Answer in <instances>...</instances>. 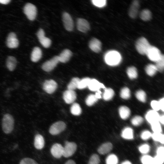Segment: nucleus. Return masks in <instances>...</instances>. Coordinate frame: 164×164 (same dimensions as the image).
<instances>
[{
	"mask_svg": "<svg viewBox=\"0 0 164 164\" xmlns=\"http://www.w3.org/2000/svg\"><path fill=\"white\" fill-rule=\"evenodd\" d=\"M121 59L120 54L118 52L114 50L107 52L104 56L105 63L111 66L118 65L121 62Z\"/></svg>",
	"mask_w": 164,
	"mask_h": 164,
	"instance_id": "f257e3e1",
	"label": "nucleus"
},
{
	"mask_svg": "<svg viewBox=\"0 0 164 164\" xmlns=\"http://www.w3.org/2000/svg\"><path fill=\"white\" fill-rule=\"evenodd\" d=\"M14 125V119L9 114H5L3 116L2 122V129L6 134L11 133L12 131Z\"/></svg>",
	"mask_w": 164,
	"mask_h": 164,
	"instance_id": "f03ea898",
	"label": "nucleus"
},
{
	"mask_svg": "<svg viewBox=\"0 0 164 164\" xmlns=\"http://www.w3.org/2000/svg\"><path fill=\"white\" fill-rule=\"evenodd\" d=\"M151 46L147 39L144 37L139 38L137 41L135 47L137 51L142 55L146 54Z\"/></svg>",
	"mask_w": 164,
	"mask_h": 164,
	"instance_id": "7ed1b4c3",
	"label": "nucleus"
},
{
	"mask_svg": "<svg viewBox=\"0 0 164 164\" xmlns=\"http://www.w3.org/2000/svg\"><path fill=\"white\" fill-rule=\"evenodd\" d=\"M24 12L29 20L33 21L36 18L37 9L34 5L30 3H27L24 7Z\"/></svg>",
	"mask_w": 164,
	"mask_h": 164,
	"instance_id": "20e7f679",
	"label": "nucleus"
},
{
	"mask_svg": "<svg viewBox=\"0 0 164 164\" xmlns=\"http://www.w3.org/2000/svg\"><path fill=\"white\" fill-rule=\"evenodd\" d=\"M146 55L150 60L156 62L160 58L162 54L158 48L151 46Z\"/></svg>",
	"mask_w": 164,
	"mask_h": 164,
	"instance_id": "39448f33",
	"label": "nucleus"
},
{
	"mask_svg": "<svg viewBox=\"0 0 164 164\" xmlns=\"http://www.w3.org/2000/svg\"><path fill=\"white\" fill-rule=\"evenodd\" d=\"M77 145L74 142H67L63 147V156L65 157H68L72 155L77 149Z\"/></svg>",
	"mask_w": 164,
	"mask_h": 164,
	"instance_id": "423d86ee",
	"label": "nucleus"
},
{
	"mask_svg": "<svg viewBox=\"0 0 164 164\" xmlns=\"http://www.w3.org/2000/svg\"><path fill=\"white\" fill-rule=\"evenodd\" d=\"M66 127V125L64 122L62 121H58L51 126L49 132L52 135H56L64 131Z\"/></svg>",
	"mask_w": 164,
	"mask_h": 164,
	"instance_id": "0eeeda50",
	"label": "nucleus"
},
{
	"mask_svg": "<svg viewBox=\"0 0 164 164\" xmlns=\"http://www.w3.org/2000/svg\"><path fill=\"white\" fill-rule=\"evenodd\" d=\"M59 62L58 56H55L45 62L42 66V68L45 71H50L56 67Z\"/></svg>",
	"mask_w": 164,
	"mask_h": 164,
	"instance_id": "6e6552de",
	"label": "nucleus"
},
{
	"mask_svg": "<svg viewBox=\"0 0 164 164\" xmlns=\"http://www.w3.org/2000/svg\"><path fill=\"white\" fill-rule=\"evenodd\" d=\"M62 20L66 29L69 31H72L74 25L73 19L70 15L67 13L64 12L62 15Z\"/></svg>",
	"mask_w": 164,
	"mask_h": 164,
	"instance_id": "1a4fd4ad",
	"label": "nucleus"
},
{
	"mask_svg": "<svg viewBox=\"0 0 164 164\" xmlns=\"http://www.w3.org/2000/svg\"><path fill=\"white\" fill-rule=\"evenodd\" d=\"M37 36L41 45L45 48L49 47L51 43V40L45 36V32L43 29H40L37 33Z\"/></svg>",
	"mask_w": 164,
	"mask_h": 164,
	"instance_id": "9d476101",
	"label": "nucleus"
},
{
	"mask_svg": "<svg viewBox=\"0 0 164 164\" xmlns=\"http://www.w3.org/2000/svg\"><path fill=\"white\" fill-rule=\"evenodd\" d=\"M19 42L15 34L13 32L10 33L7 39L6 45L10 48H15L19 46Z\"/></svg>",
	"mask_w": 164,
	"mask_h": 164,
	"instance_id": "9b49d317",
	"label": "nucleus"
},
{
	"mask_svg": "<svg viewBox=\"0 0 164 164\" xmlns=\"http://www.w3.org/2000/svg\"><path fill=\"white\" fill-rule=\"evenodd\" d=\"M57 87L56 82L53 80H46L43 84V88L47 93L51 94L56 90Z\"/></svg>",
	"mask_w": 164,
	"mask_h": 164,
	"instance_id": "f8f14e48",
	"label": "nucleus"
},
{
	"mask_svg": "<svg viewBox=\"0 0 164 164\" xmlns=\"http://www.w3.org/2000/svg\"><path fill=\"white\" fill-rule=\"evenodd\" d=\"M77 28L79 31L86 33L90 29V26L88 22L82 18H78L77 21Z\"/></svg>",
	"mask_w": 164,
	"mask_h": 164,
	"instance_id": "ddd939ff",
	"label": "nucleus"
},
{
	"mask_svg": "<svg viewBox=\"0 0 164 164\" xmlns=\"http://www.w3.org/2000/svg\"><path fill=\"white\" fill-rule=\"evenodd\" d=\"M63 147L58 143L54 144L51 149V152L52 155L56 158H59L63 155Z\"/></svg>",
	"mask_w": 164,
	"mask_h": 164,
	"instance_id": "4468645a",
	"label": "nucleus"
},
{
	"mask_svg": "<svg viewBox=\"0 0 164 164\" xmlns=\"http://www.w3.org/2000/svg\"><path fill=\"white\" fill-rule=\"evenodd\" d=\"M63 97L66 103L70 104L76 99V94L74 91L68 90L64 92Z\"/></svg>",
	"mask_w": 164,
	"mask_h": 164,
	"instance_id": "2eb2a0df",
	"label": "nucleus"
},
{
	"mask_svg": "<svg viewBox=\"0 0 164 164\" xmlns=\"http://www.w3.org/2000/svg\"><path fill=\"white\" fill-rule=\"evenodd\" d=\"M160 116L157 111L153 110L149 111L145 115L147 121L150 124L159 122Z\"/></svg>",
	"mask_w": 164,
	"mask_h": 164,
	"instance_id": "dca6fc26",
	"label": "nucleus"
},
{
	"mask_svg": "<svg viewBox=\"0 0 164 164\" xmlns=\"http://www.w3.org/2000/svg\"><path fill=\"white\" fill-rule=\"evenodd\" d=\"M89 46L90 49L94 52L98 53L101 50V42L96 38H93L90 41Z\"/></svg>",
	"mask_w": 164,
	"mask_h": 164,
	"instance_id": "f3484780",
	"label": "nucleus"
},
{
	"mask_svg": "<svg viewBox=\"0 0 164 164\" xmlns=\"http://www.w3.org/2000/svg\"><path fill=\"white\" fill-rule=\"evenodd\" d=\"M139 6V3L138 1H133L129 10V15L131 17L135 18L136 17Z\"/></svg>",
	"mask_w": 164,
	"mask_h": 164,
	"instance_id": "a211bd4d",
	"label": "nucleus"
},
{
	"mask_svg": "<svg viewBox=\"0 0 164 164\" xmlns=\"http://www.w3.org/2000/svg\"><path fill=\"white\" fill-rule=\"evenodd\" d=\"M88 87L89 89L92 91H97L101 88H105L103 84L95 79H91Z\"/></svg>",
	"mask_w": 164,
	"mask_h": 164,
	"instance_id": "6ab92c4d",
	"label": "nucleus"
},
{
	"mask_svg": "<svg viewBox=\"0 0 164 164\" xmlns=\"http://www.w3.org/2000/svg\"><path fill=\"white\" fill-rule=\"evenodd\" d=\"M72 55L71 51L68 49L63 50L58 56L59 61L63 63L68 61Z\"/></svg>",
	"mask_w": 164,
	"mask_h": 164,
	"instance_id": "aec40b11",
	"label": "nucleus"
},
{
	"mask_svg": "<svg viewBox=\"0 0 164 164\" xmlns=\"http://www.w3.org/2000/svg\"><path fill=\"white\" fill-rule=\"evenodd\" d=\"M42 56V52L41 49L39 47H34L32 52L31 59L34 62L39 61Z\"/></svg>",
	"mask_w": 164,
	"mask_h": 164,
	"instance_id": "412c9836",
	"label": "nucleus"
},
{
	"mask_svg": "<svg viewBox=\"0 0 164 164\" xmlns=\"http://www.w3.org/2000/svg\"><path fill=\"white\" fill-rule=\"evenodd\" d=\"M45 142L43 136L39 134L36 135L34 141V145L37 149H42L44 145Z\"/></svg>",
	"mask_w": 164,
	"mask_h": 164,
	"instance_id": "4be33fe9",
	"label": "nucleus"
},
{
	"mask_svg": "<svg viewBox=\"0 0 164 164\" xmlns=\"http://www.w3.org/2000/svg\"><path fill=\"white\" fill-rule=\"evenodd\" d=\"M112 145L110 142H107L102 144L98 149V152L101 154L104 155L109 152L112 149Z\"/></svg>",
	"mask_w": 164,
	"mask_h": 164,
	"instance_id": "5701e85b",
	"label": "nucleus"
},
{
	"mask_svg": "<svg viewBox=\"0 0 164 164\" xmlns=\"http://www.w3.org/2000/svg\"><path fill=\"white\" fill-rule=\"evenodd\" d=\"M17 60L14 56H10L8 57L6 60V66L10 71H12L15 69L16 64Z\"/></svg>",
	"mask_w": 164,
	"mask_h": 164,
	"instance_id": "b1692460",
	"label": "nucleus"
},
{
	"mask_svg": "<svg viewBox=\"0 0 164 164\" xmlns=\"http://www.w3.org/2000/svg\"><path fill=\"white\" fill-rule=\"evenodd\" d=\"M119 113L122 119H126L129 116L130 111L128 107L125 106H122L119 108Z\"/></svg>",
	"mask_w": 164,
	"mask_h": 164,
	"instance_id": "393cba45",
	"label": "nucleus"
},
{
	"mask_svg": "<svg viewBox=\"0 0 164 164\" xmlns=\"http://www.w3.org/2000/svg\"><path fill=\"white\" fill-rule=\"evenodd\" d=\"M122 137L126 139H132L133 138V131L132 129L129 127L125 128L123 131Z\"/></svg>",
	"mask_w": 164,
	"mask_h": 164,
	"instance_id": "a878e982",
	"label": "nucleus"
},
{
	"mask_svg": "<svg viewBox=\"0 0 164 164\" xmlns=\"http://www.w3.org/2000/svg\"><path fill=\"white\" fill-rule=\"evenodd\" d=\"M151 13L148 9H144L140 13V17L142 20L144 21L149 20L151 19Z\"/></svg>",
	"mask_w": 164,
	"mask_h": 164,
	"instance_id": "bb28decb",
	"label": "nucleus"
},
{
	"mask_svg": "<svg viewBox=\"0 0 164 164\" xmlns=\"http://www.w3.org/2000/svg\"><path fill=\"white\" fill-rule=\"evenodd\" d=\"M80 80L77 77L73 78L67 86L68 90H73L77 88L79 83Z\"/></svg>",
	"mask_w": 164,
	"mask_h": 164,
	"instance_id": "cd10ccee",
	"label": "nucleus"
},
{
	"mask_svg": "<svg viewBox=\"0 0 164 164\" xmlns=\"http://www.w3.org/2000/svg\"><path fill=\"white\" fill-rule=\"evenodd\" d=\"M127 73L129 77L131 79L136 78L138 74L136 68L134 67H129L127 69Z\"/></svg>",
	"mask_w": 164,
	"mask_h": 164,
	"instance_id": "c85d7f7f",
	"label": "nucleus"
},
{
	"mask_svg": "<svg viewBox=\"0 0 164 164\" xmlns=\"http://www.w3.org/2000/svg\"><path fill=\"white\" fill-rule=\"evenodd\" d=\"M71 113L75 115H79L81 113V109L79 104L77 103H74L70 108Z\"/></svg>",
	"mask_w": 164,
	"mask_h": 164,
	"instance_id": "c756f323",
	"label": "nucleus"
},
{
	"mask_svg": "<svg viewBox=\"0 0 164 164\" xmlns=\"http://www.w3.org/2000/svg\"><path fill=\"white\" fill-rule=\"evenodd\" d=\"M114 94V92L113 89L110 88L105 89L103 94V97L106 101L111 100Z\"/></svg>",
	"mask_w": 164,
	"mask_h": 164,
	"instance_id": "7c9ffc66",
	"label": "nucleus"
},
{
	"mask_svg": "<svg viewBox=\"0 0 164 164\" xmlns=\"http://www.w3.org/2000/svg\"><path fill=\"white\" fill-rule=\"evenodd\" d=\"M145 71L149 75L152 76L155 74L157 70L155 65L149 64L146 67Z\"/></svg>",
	"mask_w": 164,
	"mask_h": 164,
	"instance_id": "2f4dec72",
	"label": "nucleus"
},
{
	"mask_svg": "<svg viewBox=\"0 0 164 164\" xmlns=\"http://www.w3.org/2000/svg\"><path fill=\"white\" fill-rule=\"evenodd\" d=\"M155 66L157 70L160 72L162 71L164 67V56L162 54L160 58L156 62Z\"/></svg>",
	"mask_w": 164,
	"mask_h": 164,
	"instance_id": "473e14b6",
	"label": "nucleus"
},
{
	"mask_svg": "<svg viewBox=\"0 0 164 164\" xmlns=\"http://www.w3.org/2000/svg\"><path fill=\"white\" fill-rule=\"evenodd\" d=\"M91 79L87 77L82 79L80 80L77 88L79 89H82L88 86Z\"/></svg>",
	"mask_w": 164,
	"mask_h": 164,
	"instance_id": "72a5a7b5",
	"label": "nucleus"
},
{
	"mask_svg": "<svg viewBox=\"0 0 164 164\" xmlns=\"http://www.w3.org/2000/svg\"><path fill=\"white\" fill-rule=\"evenodd\" d=\"M98 100L95 95L90 94L89 95L86 100V103L88 106H91L94 104Z\"/></svg>",
	"mask_w": 164,
	"mask_h": 164,
	"instance_id": "f704fd0d",
	"label": "nucleus"
},
{
	"mask_svg": "<svg viewBox=\"0 0 164 164\" xmlns=\"http://www.w3.org/2000/svg\"><path fill=\"white\" fill-rule=\"evenodd\" d=\"M120 96L123 99H128L130 96V92L129 89L127 87L123 88L121 91Z\"/></svg>",
	"mask_w": 164,
	"mask_h": 164,
	"instance_id": "c9c22d12",
	"label": "nucleus"
},
{
	"mask_svg": "<svg viewBox=\"0 0 164 164\" xmlns=\"http://www.w3.org/2000/svg\"><path fill=\"white\" fill-rule=\"evenodd\" d=\"M137 99L139 101L144 102L146 101V94L145 92L142 90L138 91L135 94Z\"/></svg>",
	"mask_w": 164,
	"mask_h": 164,
	"instance_id": "e433bc0d",
	"label": "nucleus"
},
{
	"mask_svg": "<svg viewBox=\"0 0 164 164\" xmlns=\"http://www.w3.org/2000/svg\"><path fill=\"white\" fill-rule=\"evenodd\" d=\"M118 162V158L114 154L110 155L106 159V164H117Z\"/></svg>",
	"mask_w": 164,
	"mask_h": 164,
	"instance_id": "4c0bfd02",
	"label": "nucleus"
},
{
	"mask_svg": "<svg viewBox=\"0 0 164 164\" xmlns=\"http://www.w3.org/2000/svg\"><path fill=\"white\" fill-rule=\"evenodd\" d=\"M152 136L154 140L159 141L162 144L164 143V136L161 133H154L152 135Z\"/></svg>",
	"mask_w": 164,
	"mask_h": 164,
	"instance_id": "58836bf2",
	"label": "nucleus"
},
{
	"mask_svg": "<svg viewBox=\"0 0 164 164\" xmlns=\"http://www.w3.org/2000/svg\"><path fill=\"white\" fill-rule=\"evenodd\" d=\"M141 160L143 164H154L153 158L149 155L142 156Z\"/></svg>",
	"mask_w": 164,
	"mask_h": 164,
	"instance_id": "ea45409f",
	"label": "nucleus"
},
{
	"mask_svg": "<svg viewBox=\"0 0 164 164\" xmlns=\"http://www.w3.org/2000/svg\"><path fill=\"white\" fill-rule=\"evenodd\" d=\"M100 162V159L98 155L94 154L90 158L87 164H99Z\"/></svg>",
	"mask_w": 164,
	"mask_h": 164,
	"instance_id": "a19ab883",
	"label": "nucleus"
},
{
	"mask_svg": "<svg viewBox=\"0 0 164 164\" xmlns=\"http://www.w3.org/2000/svg\"><path fill=\"white\" fill-rule=\"evenodd\" d=\"M143 121V118L140 116H136L134 117L131 120L132 125L135 126H138Z\"/></svg>",
	"mask_w": 164,
	"mask_h": 164,
	"instance_id": "79ce46f5",
	"label": "nucleus"
},
{
	"mask_svg": "<svg viewBox=\"0 0 164 164\" xmlns=\"http://www.w3.org/2000/svg\"><path fill=\"white\" fill-rule=\"evenodd\" d=\"M91 1L94 5L99 8L105 6L107 3L106 0H92Z\"/></svg>",
	"mask_w": 164,
	"mask_h": 164,
	"instance_id": "37998d69",
	"label": "nucleus"
},
{
	"mask_svg": "<svg viewBox=\"0 0 164 164\" xmlns=\"http://www.w3.org/2000/svg\"><path fill=\"white\" fill-rule=\"evenodd\" d=\"M152 128L154 133H160L162 128L159 122L151 124Z\"/></svg>",
	"mask_w": 164,
	"mask_h": 164,
	"instance_id": "c03bdc74",
	"label": "nucleus"
},
{
	"mask_svg": "<svg viewBox=\"0 0 164 164\" xmlns=\"http://www.w3.org/2000/svg\"><path fill=\"white\" fill-rule=\"evenodd\" d=\"M154 164H162L164 161V156L157 155L153 158Z\"/></svg>",
	"mask_w": 164,
	"mask_h": 164,
	"instance_id": "a18cd8bd",
	"label": "nucleus"
},
{
	"mask_svg": "<svg viewBox=\"0 0 164 164\" xmlns=\"http://www.w3.org/2000/svg\"><path fill=\"white\" fill-rule=\"evenodd\" d=\"M19 164H38L33 159L29 158H25L23 159Z\"/></svg>",
	"mask_w": 164,
	"mask_h": 164,
	"instance_id": "49530a36",
	"label": "nucleus"
},
{
	"mask_svg": "<svg viewBox=\"0 0 164 164\" xmlns=\"http://www.w3.org/2000/svg\"><path fill=\"white\" fill-rule=\"evenodd\" d=\"M139 151L142 153H146L149 150V147L147 144H144L139 147Z\"/></svg>",
	"mask_w": 164,
	"mask_h": 164,
	"instance_id": "de8ad7c7",
	"label": "nucleus"
},
{
	"mask_svg": "<svg viewBox=\"0 0 164 164\" xmlns=\"http://www.w3.org/2000/svg\"><path fill=\"white\" fill-rule=\"evenodd\" d=\"M151 105L153 110L157 111L160 109L159 102L158 101L154 100L151 102Z\"/></svg>",
	"mask_w": 164,
	"mask_h": 164,
	"instance_id": "09e8293b",
	"label": "nucleus"
},
{
	"mask_svg": "<svg viewBox=\"0 0 164 164\" xmlns=\"http://www.w3.org/2000/svg\"><path fill=\"white\" fill-rule=\"evenodd\" d=\"M151 136V133L149 131H146L142 133L141 137L142 139L146 140L149 138Z\"/></svg>",
	"mask_w": 164,
	"mask_h": 164,
	"instance_id": "8fccbe9b",
	"label": "nucleus"
},
{
	"mask_svg": "<svg viewBox=\"0 0 164 164\" xmlns=\"http://www.w3.org/2000/svg\"><path fill=\"white\" fill-rule=\"evenodd\" d=\"M157 155L164 156V148L163 147L159 148L157 151Z\"/></svg>",
	"mask_w": 164,
	"mask_h": 164,
	"instance_id": "3c124183",
	"label": "nucleus"
},
{
	"mask_svg": "<svg viewBox=\"0 0 164 164\" xmlns=\"http://www.w3.org/2000/svg\"><path fill=\"white\" fill-rule=\"evenodd\" d=\"M159 102L160 109H161L163 111L164 110V99L162 98L159 101Z\"/></svg>",
	"mask_w": 164,
	"mask_h": 164,
	"instance_id": "603ef678",
	"label": "nucleus"
},
{
	"mask_svg": "<svg viewBox=\"0 0 164 164\" xmlns=\"http://www.w3.org/2000/svg\"><path fill=\"white\" fill-rule=\"evenodd\" d=\"M101 92L99 90L97 91V92L95 93V95L97 99H100L101 98Z\"/></svg>",
	"mask_w": 164,
	"mask_h": 164,
	"instance_id": "864d4df0",
	"label": "nucleus"
},
{
	"mask_svg": "<svg viewBox=\"0 0 164 164\" xmlns=\"http://www.w3.org/2000/svg\"><path fill=\"white\" fill-rule=\"evenodd\" d=\"M10 1V0H0V3L6 5L9 4Z\"/></svg>",
	"mask_w": 164,
	"mask_h": 164,
	"instance_id": "5fc2aeb1",
	"label": "nucleus"
},
{
	"mask_svg": "<svg viewBox=\"0 0 164 164\" xmlns=\"http://www.w3.org/2000/svg\"><path fill=\"white\" fill-rule=\"evenodd\" d=\"M164 116L163 115H162L161 116H160L159 121L161 122V123H162V124H164Z\"/></svg>",
	"mask_w": 164,
	"mask_h": 164,
	"instance_id": "6e6d98bb",
	"label": "nucleus"
},
{
	"mask_svg": "<svg viewBox=\"0 0 164 164\" xmlns=\"http://www.w3.org/2000/svg\"><path fill=\"white\" fill-rule=\"evenodd\" d=\"M65 164H76L75 162L72 160H69L67 161Z\"/></svg>",
	"mask_w": 164,
	"mask_h": 164,
	"instance_id": "4d7b16f0",
	"label": "nucleus"
},
{
	"mask_svg": "<svg viewBox=\"0 0 164 164\" xmlns=\"http://www.w3.org/2000/svg\"><path fill=\"white\" fill-rule=\"evenodd\" d=\"M122 164H132L131 163L128 161H126L123 162Z\"/></svg>",
	"mask_w": 164,
	"mask_h": 164,
	"instance_id": "13d9d810",
	"label": "nucleus"
}]
</instances>
